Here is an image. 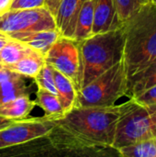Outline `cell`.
<instances>
[{
	"label": "cell",
	"instance_id": "cell-1",
	"mask_svg": "<svg viewBox=\"0 0 156 157\" xmlns=\"http://www.w3.org/2000/svg\"><path fill=\"white\" fill-rule=\"evenodd\" d=\"M122 104L109 107H74L56 120L51 133L84 147H112Z\"/></svg>",
	"mask_w": 156,
	"mask_h": 157
},
{
	"label": "cell",
	"instance_id": "cell-2",
	"mask_svg": "<svg viewBox=\"0 0 156 157\" xmlns=\"http://www.w3.org/2000/svg\"><path fill=\"white\" fill-rule=\"evenodd\" d=\"M128 79L156 62V6L148 2L122 26Z\"/></svg>",
	"mask_w": 156,
	"mask_h": 157
},
{
	"label": "cell",
	"instance_id": "cell-3",
	"mask_svg": "<svg viewBox=\"0 0 156 157\" xmlns=\"http://www.w3.org/2000/svg\"><path fill=\"white\" fill-rule=\"evenodd\" d=\"M81 59V89L123 58L122 27L78 42ZM80 89V90H81Z\"/></svg>",
	"mask_w": 156,
	"mask_h": 157
},
{
	"label": "cell",
	"instance_id": "cell-4",
	"mask_svg": "<svg viewBox=\"0 0 156 157\" xmlns=\"http://www.w3.org/2000/svg\"><path fill=\"white\" fill-rule=\"evenodd\" d=\"M156 139V106H143L131 99L122 104L112 147H122Z\"/></svg>",
	"mask_w": 156,
	"mask_h": 157
},
{
	"label": "cell",
	"instance_id": "cell-5",
	"mask_svg": "<svg viewBox=\"0 0 156 157\" xmlns=\"http://www.w3.org/2000/svg\"><path fill=\"white\" fill-rule=\"evenodd\" d=\"M127 92L128 77L121 60L79 90L74 107L114 106Z\"/></svg>",
	"mask_w": 156,
	"mask_h": 157
},
{
	"label": "cell",
	"instance_id": "cell-6",
	"mask_svg": "<svg viewBox=\"0 0 156 157\" xmlns=\"http://www.w3.org/2000/svg\"><path fill=\"white\" fill-rule=\"evenodd\" d=\"M57 29L55 18L45 7L8 9L0 14V33L8 38L20 33Z\"/></svg>",
	"mask_w": 156,
	"mask_h": 157
},
{
	"label": "cell",
	"instance_id": "cell-7",
	"mask_svg": "<svg viewBox=\"0 0 156 157\" xmlns=\"http://www.w3.org/2000/svg\"><path fill=\"white\" fill-rule=\"evenodd\" d=\"M45 63L66 76L76 91L81 89V59L78 42L60 36L44 56Z\"/></svg>",
	"mask_w": 156,
	"mask_h": 157
},
{
	"label": "cell",
	"instance_id": "cell-8",
	"mask_svg": "<svg viewBox=\"0 0 156 157\" xmlns=\"http://www.w3.org/2000/svg\"><path fill=\"white\" fill-rule=\"evenodd\" d=\"M56 127V121L47 116L17 120L0 130V149L19 145L48 136Z\"/></svg>",
	"mask_w": 156,
	"mask_h": 157
},
{
	"label": "cell",
	"instance_id": "cell-9",
	"mask_svg": "<svg viewBox=\"0 0 156 157\" xmlns=\"http://www.w3.org/2000/svg\"><path fill=\"white\" fill-rule=\"evenodd\" d=\"M120 28L114 0H96L92 35L105 33Z\"/></svg>",
	"mask_w": 156,
	"mask_h": 157
},
{
	"label": "cell",
	"instance_id": "cell-10",
	"mask_svg": "<svg viewBox=\"0 0 156 157\" xmlns=\"http://www.w3.org/2000/svg\"><path fill=\"white\" fill-rule=\"evenodd\" d=\"M83 0H62L55 17L56 27L65 38L73 40L78 14L81 10Z\"/></svg>",
	"mask_w": 156,
	"mask_h": 157
},
{
	"label": "cell",
	"instance_id": "cell-11",
	"mask_svg": "<svg viewBox=\"0 0 156 157\" xmlns=\"http://www.w3.org/2000/svg\"><path fill=\"white\" fill-rule=\"evenodd\" d=\"M61 36L58 29L40 30L35 32H26L9 37L12 40L20 41L30 49L40 52L43 56L48 52L57 39Z\"/></svg>",
	"mask_w": 156,
	"mask_h": 157
},
{
	"label": "cell",
	"instance_id": "cell-12",
	"mask_svg": "<svg viewBox=\"0 0 156 157\" xmlns=\"http://www.w3.org/2000/svg\"><path fill=\"white\" fill-rule=\"evenodd\" d=\"M50 145L51 139L48 135L19 145L0 149V157H46Z\"/></svg>",
	"mask_w": 156,
	"mask_h": 157
},
{
	"label": "cell",
	"instance_id": "cell-13",
	"mask_svg": "<svg viewBox=\"0 0 156 157\" xmlns=\"http://www.w3.org/2000/svg\"><path fill=\"white\" fill-rule=\"evenodd\" d=\"M55 86L57 90V97L62 105L64 115L72 110L76 102L77 91L73 83L63 74L52 68Z\"/></svg>",
	"mask_w": 156,
	"mask_h": 157
},
{
	"label": "cell",
	"instance_id": "cell-14",
	"mask_svg": "<svg viewBox=\"0 0 156 157\" xmlns=\"http://www.w3.org/2000/svg\"><path fill=\"white\" fill-rule=\"evenodd\" d=\"M35 106V100H31L29 95L20 96L0 105V117L9 120L26 119Z\"/></svg>",
	"mask_w": 156,
	"mask_h": 157
},
{
	"label": "cell",
	"instance_id": "cell-15",
	"mask_svg": "<svg viewBox=\"0 0 156 157\" xmlns=\"http://www.w3.org/2000/svg\"><path fill=\"white\" fill-rule=\"evenodd\" d=\"M44 64V56L40 52L30 49L22 59H20L15 64L7 66L6 68L22 76L31 77L34 79Z\"/></svg>",
	"mask_w": 156,
	"mask_h": 157
},
{
	"label": "cell",
	"instance_id": "cell-16",
	"mask_svg": "<svg viewBox=\"0 0 156 157\" xmlns=\"http://www.w3.org/2000/svg\"><path fill=\"white\" fill-rule=\"evenodd\" d=\"M95 4L96 0H88L83 2L73 36V40L74 41L80 42L92 36Z\"/></svg>",
	"mask_w": 156,
	"mask_h": 157
},
{
	"label": "cell",
	"instance_id": "cell-17",
	"mask_svg": "<svg viewBox=\"0 0 156 157\" xmlns=\"http://www.w3.org/2000/svg\"><path fill=\"white\" fill-rule=\"evenodd\" d=\"M156 85V62L147 68L128 79L127 96L130 98L138 96L146 89Z\"/></svg>",
	"mask_w": 156,
	"mask_h": 157
},
{
	"label": "cell",
	"instance_id": "cell-18",
	"mask_svg": "<svg viewBox=\"0 0 156 157\" xmlns=\"http://www.w3.org/2000/svg\"><path fill=\"white\" fill-rule=\"evenodd\" d=\"M36 105L40 107L44 112L45 116L53 119L58 120L64 116L62 105L60 103V100L57 96L42 89H39L36 94Z\"/></svg>",
	"mask_w": 156,
	"mask_h": 157
},
{
	"label": "cell",
	"instance_id": "cell-19",
	"mask_svg": "<svg viewBox=\"0 0 156 157\" xmlns=\"http://www.w3.org/2000/svg\"><path fill=\"white\" fill-rule=\"evenodd\" d=\"M29 50L30 48L27 45L9 38L8 41L0 51V64L5 67L13 65L22 59Z\"/></svg>",
	"mask_w": 156,
	"mask_h": 157
},
{
	"label": "cell",
	"instance_id": "cell-20",
	"mask_svg": "<svg viewBox=\"0 0 156 157\" xmlns=\"http://www.w3.org/2000/svg\"><path fill=\"white\" fill-rule=\"evenodd\" d=\"M24 95H29V92L22 75L0 83V105Z\"/></svg>",
	"mask_w": 156,
	"mask_h": 157
},
{
	"label": "cell",
	"instance_id": "cell-21",
	"mask_svg": "<svg viewBox=\"0 0 156 157\" xmlns=\"http://www.w3.org/2000/svg\"><path fill=\"white\" fill-rule=\"evenodd\" d=\"M118 151L120 157H156V139L128 145Z\"/></svg>",
	"mask_w": 156,
	"mask_h": 157
},
{
	"label": "cell",
	"instance_id": "cell-22",
	"mask_svg": "<svg viewBox=\"0 0 156 157\" xmlns=\"http://www.w3.org/2000/svg\"><path fill=\"white\" fill-rule=\"evenodd\" d=\"M148 2V0H114L117 17L120 27Z\"/></svg>",
	"mask_w": 156,
	"mask_h": 157
},
{
	"label": "cell",
	"instance_id": "cell-23",
	"mask_svg": "<svg viewBox=\"0 0 156 157\" xmlns=\"http://www.w3.org/2000/svg\"><path fill=\"white\" fill-rule=\"evenodd\" d=\"M34 81L39 89L46 90L55 96H57V90L55 86L52 67L45 63L40 73L34 78Z\"/></svg>",
	"mask_w": 156,
	"mask_h": 157
},
{
	"label": "cell",
	"instance_id": "cell-24",
	"mask_svg": "<svg viewBox=\"0 0 156 157\" xmlns=\"http://www.w3.org/2000/svg\"><path fill=\"white\" fill-rule=\"evenodd\" d=\"M131 99L143 106H156V85Z\"/></svg>",
	"mask_w": 156,
	"mask_h": 157
},
{
	"label": "cell",
	"instance_id": "cell-25",
	"mask_svg": "<svg viewBox=\"0 0 156 157\" xmlns=\"http://www.w3.org/2000/svg\"><path fill=\"white\" fill-rule=\"evenodd\" d=\"M46 0H12L9 9H31L45 6Z\"/></svg>",
	"mask_w": 156,
	"mask_h": 157
},
{
	"label": "cell",
	"instance_id": "cell-26",
	"mask_svg": "<svg viewBox=\"0 0 156 157\" xmlns=\"http://www.w3.org/2000/svg\"><path fill=\"white\" fill-rule=\"evenodd\" d=\"M17 75H20L16 74V73L12 72L11 70H9L8 68L0 64V83L11 80L15 77H17Z\"/></svg>",
	"mask_w": 156,
	"mask_h": 157
},
{
	"label": "cell",
	"instance_id": "cell-27",
	"mask_svg": "<svg viewBox=\"0 0 156 157\" xmlns=\"http://www.w3.org/2000/svg\"><path fill=\"white\" fill-rule=\"evenodd\" d=\"M62 0H46L45 1V7L51 12V14L54 17H56L57 10L59 7V5Z\"/></svg>",
	"mask_w": 156,
	"mask_h": 157
},
{
	"label": "cell",
	"instance_id": "cell-28",
	"mask_svg": "<svg viewBox=\"0 0 156 157\" xmlns=\"http://www.w3.org/2000/svg\"><path fill=\"white\" fill-rule=\"evenodd\" d=\"M12 0H0V14L9 9Z\"/></svg>",
	"mask_w": 156,
	"mask_h": 157
},
{
	"label": "cell",
	"instance_id": "cell-29",
	"mask_svg": "<svg viewBox=\"0 0 156 157\" xmlns=\"http://www.w3.org/2000/svg\"><path fill=\"white\" fill-rule=\"evenodd\" d=\"M16 121L17 120H9V119H6V118H3V117H0V130L9 126V125H11Z\"/></svg>",
	"mask_w": 156,
	"mask_h": 157
},
{
	"label": "cell",
	"instance_id": "cell-30",
	"mask_svg": "<svg viewBox=\"0 0 156 157\" xmlns=\"http://www.w3.org/2000/svg\"><path fill=\"white\" fill-rule=\"evenodd\" d=\"M8 40H9V38L6 35L0 33V51L3 49V47L6 45V43L8 41Z\"/></svg>",
	"mask_w": 156,
	"mask_h": 157
},
{
	"label": "cell",
	"instance_id": "cell-31",
	"mask_svg": "<svg viewBox=\"0 0 156 157\" xmlns=\"http://www.w3.org/2000/svg\"><path fill=\"white\" fill-rule=\"evenodd\" d=\"M151 4H153L154 6H156V0H148Z\"/></svg>",
	"mask_w": 156,
	"mask_h": 157
},
{
	"label": "cell",
	"instance_id": "cell-32",
	"mask_svg": "<svg viewBox=\"0 0 156 157\" xmlns=\"http://www.w3.org/2000/svg\"><path fill=\"white\" fill-rule=\"evenodd\" d=\"M83 1H84V2H85V1H88V0H83Z\"/></svg>",
	"mask_w": 156,
	"mask_h": 157
},
{
	"label": "cell",
	"instance_id": "cell-33",
	"mask_svg": "<svg viewBox=\"0 0 156 157\" xmlns=\"http://www.w3.org/2000/svg\"></svg>",
	"mask_w": 156,
	"mask_h": 157
}]
</instances>
